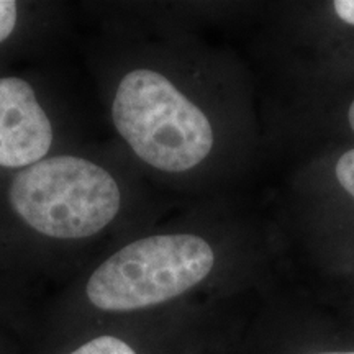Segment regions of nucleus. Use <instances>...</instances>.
<instances>
[{
  "mask_svg": "<svg viewBox=\"0 0 354 354\" xmlns=\"http://www.w3.org/2000/svg\"><path fill=\"white\" fill-rule=\"evenodd\" d=\"M7 201L17 218L35 233L56 241H82L113 223L122 192L112 172L99 162L48 154L13 174Z\"/></svg>",
  "mask_w": 354,
  "mask_h": 354,
  "instance_id": "f257e3e1",
  "label": "nucleus"
},
{
  "mask_svg": "<svg viewBox=\"0 0 354 354\" xmlns=\"http://www.w3.org/2000/svg\"><path fill=\"white\" fill-rule=\"evenodd\" d=\"M112 120L131 151L162 172L194 169L214 148L207 115L158 71L133 69L120 79Z\"/></svg>",
  "mask_w": 354,
  "mask_h": 354,
  "instance_id": "f03ea898",
  "label": "nucleus"
},
{
  "mask_svg": "<svg viewBox=\"0 0 354 354\" xmlns=\"http://www.w3.org/2000/svg\"><path fill=\"white\" fill-rule=\"evenodd\" d=\"M214 264V250L197 234H154L109 256L88 277L86 295L102 312L154 307L196 287Z\"/></svg>",
  "mask_w": 354,
  "mask_h": 354,
  "instance_id": "7ed1b4c3",
  "label": "nucleus"
},
{
  "mask_svg": "<svg viewBox=\"0 0 354 354\" xmlns=\"http://www.w3.org/2000/svg\"><path fill=\"white\" fill-rule=\"evenodd\" d=\"M69 354H136V351L117 336L102 335L84 343L82 346L76 348Z\"/></svg>",
  "mask_w": 354,
  "mask_h": 354,
  "instance_id": "20e7f679",
  "label": "nucleus"
},
{
  "mask_svg": "<svg viewBox=\"0 0 354 354\" xmlns=\"http://www.w3.org/2000/svg\"><path fill=\"white\" fill-rule=\"evenodd\" d=\"M19 21V3L0 0V44L6 43L15 32Z\"/></svg>",
  "mask_w": 354,
  "mask_h": 354,
  "instance_id": "39448f33",
  "label": "nucleus"
},
{
  "mask_svg": "<svg viewBox=\"0 0 354 354\" xmlns=\"http://www.w3.org/2000/svg\"><path fill=\"white\" fill-rule=\"evenodd\" d=\"M336 179L349 196L354 197V149L346 151L336 165Z\"/></svg>",
  "mask_w": 354,
  "mask_h": 354,
  "instance_id": "423d86ee",
  "label": "nucleus"
},
{
  "mask_svg": "<svg viewBox=\"0 0 354 354\" xmlns=\"http://www.w3.org/2000/svg\"><path fill=\"white\" fill-rule=\"evenodd\" d=\"M333 7L336 15H338L344 24L354 25V0H336Z\"/></svg>",
  "mask_w": 354,
  "mask_h": 354,
  "instance_id": "0eeeda50",
  "label": "nucleus"
},
{
  "mask_svg": "<svg viewBox=\"0 0 354 354\" xmlns=\"http://www.w3.org/2000/svg\"><path fill=\"white\" fill-rule=\"evenodd\" d=\"M348 120H349V125H351L353 131H354V100H353L351 107H349V112H348Z\"/></svg>",
  "mask_w": 354,
  "mask_h": 354,
  "instance_id": "6e6552de",
  "label": "nucleus"
},
{
  "mask_svg": "<svg viewBox=\"0 0 354 354\" xmlns=\"http://www.w3.org/2000/svg\"><path fill=\"white\" fill-rule=\"evenodd\" d=\"M320 354H354V351H348V353H320Z\"/></svg>",
  "mask_w": 354,
  "mask_h": 354,
  "instance_id": "1a4fd4ad",
  "label": "nucleus"
}]
</instances>
